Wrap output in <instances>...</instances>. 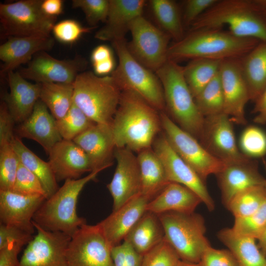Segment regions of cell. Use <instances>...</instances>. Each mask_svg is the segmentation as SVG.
I'll return each mask as SVG.
<instances>
[{
    "label": "cell",
    "instance_id": "obj_1",
    "mask_svg": "<svg viewBox=\"0 0 266 266\" xmlns=\"http://www.w3.org/2000/svg\"><path fill=\"white\" fill-rule=\"evenodd\" d=\"M111 126L116 148L137 153L152 148L162 130L160 112L132 91L121 92Z\"/></svg>",
    "mask_w": 266,
    "mask_h": 266
},
{
    "label": "cell",
    "instance_id": "obj_2",
    "mask_svg": "<svg viewBox=\"0 0 266 266\" xmlns=\"http://www.w3.org/2000/svg\"><path fill=\"white\" fill-rule=\"evenodd\" d=\"M260 41L236 36L222 29H201L189 31L180 41L169 45L168 60L197 58L223 61L240 59Z\"/></svg>",
    "mask_w": 266,
    "mask_h": 266
},
{
    "label": "cell",
    "instance_id": "obj_3",
    "mask_svg": "<svg viewBox=\"0 0 266 266\" xmlns=\"http://www.w3.org/2000/svg\"><path fill=\"white\" fill-rule=\"evenodd\" d=\"M224 26L236 36L266 41V24L257 0H218L192 24L189 31Z\"/></svg>",
    "mask_w": 266,
    "mask_h": 266
},
{
    "label": "cell",
    "instance_id": "obj_4",
    "mask_svg": "<svg viewBox=\"0 0 266 266\" xmlns=\"http://www.w3.org/2000/svg\"><path fill=\"white\" fill-rule=\"evenodd\" d=\"M155 73L163 88L166 112L180 128L199 140L204 117L186 83L183 66L168 60Z\"/></svg>",
    "mask_w": 266,
    "mask_h": 266
},
{
    "label": "cell",
    "instance_id": "obj_5",
    "mask_svg": "<svg viewBox=\"0 0 266 266\" xmlns=\"http://www.w3.org/2000/svg\"><path fill=\"white\" fill-rule=\"evenodd\" d=\"M101 170L77 179H67L62 186L46 199L35 213L33 222L43 229L60 232L70 237L86 220L77 214L79 195L85 185L96 179Z\"/></svg>",
    "mask_w": 266,
    "mask_h": 266
},
{
    "label": "cell",
    "instance_id": "obj_6",
    "mask_svg": "<svg viewBox=\"0 0 266 266\" xmlns=\"http://www.w3.org/2000/svg\"><path fill=\"white\" fill-rule=\"evenodd\" d=\"M73 103L96 124L111 125L121 91L111 76L91 71L79 73L73 82Z\"/></svg>",
    "mask_w": 266,
    "mask_h": 266
},
{
    "label": "cell",
    "instance_id": "obj_7",
    "mask_svg": "<svg viewBox=\"0 0 266 266\" xmlns=\"http://www.w3.org/2000/svg\"><path fill=\"white\" fill-rule=\"evenodd\" d=\"M111 43L118 64L111 76L121 91H133L159 112H166L164 90L157 74L132 55L125 38Z\"/></svg>",
    "mask_w": 266,
    "mask_h": 266
},
{
    "label": "cell",
    "instance_id": "obj_8",
    "mask_svg": "<svg viewBox=\"0 0 266 266\" xmlns=\"http://www.w3.org/2000/svg\"><path fill=\"white\" fill-rule=\"evenodd\" d=\"M158 215L163 227L164 239L180 259L199 263L204 251L211 246L205 236L203 217L195 212H166Z\"/></svg>",
    "mask_w": 266,
    "mask_h": 266
},
{
    "label": "cell",
    "instance_id": "obj_9",
    "mask_svg": "<svg viewBox=\"0 0 266 266\" xmlns=\"http://www.w3.org/2000/svg\"><path fill=\"white\" fill-rule=\"evenodd\" d=\"M43 0H20L0 4L2 34L10 36L50 35L57 17L46 14L41 8Z\"/></svg>",
    "mask_w": 266,
    "mask_h": 266
},
{
    "label": "cell",
    "instance_id": "obj_10",
    "mask_svg": "<svg viewBox=\"0 0 266 266\" xmlns=\"http://www.w3.org/2000/svg\"><path fill=\"white\" fill-rule=\"evenodd\" d=\"M163 133L176 153L205 182L216 175L224 162L209 153L195 137L176 124L166 112H160Z\"/></svg>",
    "mask_w": 266,
    "mask_h": 266
},
{
    "label": "cell",
    "instance_id": "obj_11",
    "mask_svg": "<svg viewBox=\"0 0 266 266\" xmlns=\"http://www.w3.org/2000/svg\"><path fill=\"white\" fill-rule=\"evenodd\" d=\"M129 32L132 36L127 43L129 52L142 65L155 72L168 60L171 37L143 15L131 23Z\"/></svg>",
    "mask_w": 266,
    "mask_h": 266
},
{
    "label": "cell",
    "instance_id": "obj_12",
    "mask_svg": "<svg viewBox=\"0 0 266 266\" xmlns=\"http://www.w3.org/2000/svg\"><path fill=\"white\" fill-rule=\"evenodd\" d=\"M111 250L97 224L86 223L71 236L67 266H114Z\"/></svg>",
    "mask_w": 266,
    "mask_h": 266
},
{
    "label": "cell",
    "instance_id": "obj_13",
    "mask_svg": "<svg viewBox=\"0 0 266 266\" xmlns=\"http://www.w3.org/2000/svg\"><path fill=\"white\" fill-rule=\"evenodd\" d=\"M152 149L162 161L168 181L182 185L195 192L210 211L215 208L213 200L197 173L176 153L164 133L155 139Z\"/></svg>",
    "mask_w": 266,
    "mask_h": 266
},
{
    "label": "cell",
    "instance_id": "obj_14",
    "mask_svg": "<svg viewBox=\"0 0 266 266\" xmlns=\"http://www.w3.org/2000/svg\"><path fill=\"white\" fill-rule=\"evenodd\" d=\"M87 65V60L79 55L71 59L59 60L46 51H41L33 56L27 67L18 72L27 80L37 83H73Z\"/></svg>",
    "mask_w": 266,
    "mask_h": 266
},
{
    "label": "cell",
    "instance_id": "obj_15",
    "mask_svg": "<svg viewBox=\"0 0 266 266\" xmlns=\"http://www.w3.org/2000/svg\"><path fill=\"white\" fill-rule=\"evenodd\" d=\"M33 222L37 233L27 245L18 266H67L66 250L71 237Z\"/></svg>",
    "mask_w": 266,
    "mask_h": 266
},
{
    "label": "cell",
    "instance_id": "obj_16",
    "mask_svg": "<svg viewBox=\"0 0 266 266\" xmlns=\"http://www.w3.org/2000/svg\"><path fill=\"white\" fill-rule=\"evenodd\" d=\"M233 123L225 113L204 117L199 140L209 153L224 163L247 157L237 147Z\"/></svg>",
    "mask_w": 266,
    "mask_h": 266
},
{
    "label": "cell",
    "instance_id": "obj_17",
    "mask_svg": "<svg viewBox=\"0 0 266 266\" xmlns=\"http://www.w3.org/2000/svg\"><path fill=\"white\" fill-rule=\"evenodd\" d=\"M117 165L111 181L107 185L115 211L141 194V178L137 156L127 148H116Z\"/></svg>",
    "mask_w": 266,
    "mask_h": 266
},
{
    "label": "cell",
    "instance_id": "obj_18",
    "mask_svg": "<svg viewBox=\"0 0 266 266\" xmlns=\"http://www.w3.org/2000/svg\"><path fill=\"white\" fill-rule=\"evenodd\" d=\"M219 76L224 98V112L233 123L245 125V106L250 99L239 59L222 61Z\"/></svg>",
    "mask_w": 266,
    "mask_h": 266
},
{
    "label": "cell",
    "instance_id": "obj_19",
    "mask_svg": "<svg viewBox=\"0 0 266 266\" xmlns=\"http://www.w3.org/2000/svg\"><path fill=\"white\" fill-rule=\"evenodd\" d=\"M215 175L222 201L226 207L237 194L254 187L264 186L266 181L260 173L256 162L248 157L224 163L222 169Z\"/></svg>",
    "mask_w": 266,
    "mask_h": 266
},
{
    "label": "cell",
    "instance_id": "obj_20",
    "mask_svg": "<svg viewBox=\"0 0 266 266\" xmlns=\"http://www.w3.org/2000/svg\"><path fill=\"white\" fill-rule=\"evenodd\" d=\"M46 200L41 195H25L11 190H0V224L16 227L33 234V216Z\"/></svg>",
    "mask_w": 266,
    "mask_h": 266
},
{
    "label": "cell",
    "instance_id": "obj_21",
    "mask_svg": "<svg viewBox=\"0 0 266 266\" xmlns=\"http://www.w3.org/2000/svg\"><path fill=\"white\" fill-rule=\"evenodd\" d=\"M151 200L141 194L112 212L97 225L112 248L121 243L136 223L147 211Z\"/></svg>",
    "mask_w": 266,
    "mask_h": 266
},
{
    "label": "cell",
    "instance_id": "obj_22",
    "mask_svg": "<svg viewBox=\"0 0 266 266\" xmlns=\"http://www.w3.org/2000/svg\"><path fill=\"white\" fill-rule=\"evenodd\" d=\"M73 140L87 155L93 171L113 165L116 146L111 125L95 124Z\"/></svg>",
    "mask_w": 266,
    "mask_h": 266
},
{
    "label": "cell",
    "instance_id": "obj_23",
    "mask_svg": "<svg viewBox=\"0 0 266 266\" xmlns=\"http://www.w3.org/2000/svg\"><path fill=\"white\" fill-rule=\"evenodd\" d=\"M48 155V162L58 182L77 179L84 173L93 171L87 155L73 140L62 139Z\"/></svg>",
    "mask_w": 266,
    "mask_h": 266
},
{
    "label": "cell",
    "instance_id": "obj_24",
    "mask_svg": "<svg viewBox=\"0 0 266 266\" xmlns=\"http://www.w3.org/2000/svg\"><path fill=\"white\" fill-rule=\"evenodd\" d=\"M54 43L50 35L8 37L0 46V59L3 62L1 73H7L29 63L38 52L52 49Z\"/></svg>",
    "mask_w": 266,
    "mask_h": 266
},
{
    "label": "cell",
    "instance_id": "obj_25",
    "mask_svg": "<svg viewBox=\"0 0 266 266\" xmlns=\"http://www.w3.org/2000/svg\"><path fill=\"white\" fill-rule=\"evenodd\" d=\"M145 3L144 0H109L106 22L95 37L111 42L125 38L131 23L142 15Z\"/></svg>",
    "mask_w": 266,
    "mask_h": 266
},
{
    "label": "cell",
    "instance_id": "obj_26",
    "mask_svg": "<svg viewBox=\"0 0 266 266\" xmlns=\"http://www.w3.org/2000/svg\"><path fill=\"white\" fill-rule=\"evenodd\" d=\"M18 137L32 139L40 144L48 154L52 148L62 139L56 120L39 99L30 116L15 130Z\"/></svg>",
    "mask_w": 266,
    "mask_h": 266
},
{
    "label": "cell",
    "instance_id": "obj_27",
    "mask_svg": "<svg viewBox=\"0 0 266 266\" xmlns=\"http://www.w3.org/2000/svg\"><path fill=\"white\" fill-rule=\"evenodd\" d=\"M7 74L10 92L4 101L15 122L20 124L30 116L39 100L41 84L28 81L18 71Z\"/></svg>",
    "mask_w": 266,
    "mask_h": 266
},
{
    "label": "cell",
    "instance_id": "obj_28",
    "mask_svg": "<svg viewBox=\"0 0 266 266\" xmlns=\"http://www.w3.org/2000/svg\"><path fill=\"white\" fill-rule=\"evenodd\" d=\"M201 203L200 198L193 191L180 184L170 182L148 202L146 210L157 214L166 212L191 213Z\"/></svg>",
    "mask_w": 266,
    "mask_h": 266
},
{
    "label": "cell",
    "instance_id": "obj_29",
    "mask_svg": "<svg viewBox=\"0 0 266 266\" xmlns=\"http://www.w3.org/2000/svg\"><path fill=\"white\" fill-rule=\"evenodd\" d=\"M163 225L158 214L146 211L125 237L128 243L143 256L164 239Z\"/></svg>",
    "mask_w": 266,
    "mask_h": 266
},
{
    "label": "cell",
    "instance_id": "obj_30",
    "mask_svg": "<svg viewBox=\"0 0 266 266\" xmlns=\"http://www.w3.org/2000/svg\"><path fill=\"white\" fill-rule=\"evenodd\" d=\"M239 63L250 100L254 102L266 86V41H260Z\"/></svg>",
    "mask_w": 266,
    "mask_h": 266
},
{
    "label": "cell",
    "instance_id": "obj_31",
    "mask_svg": "<svg viewBox=\"0 0 266 266\" xmlns=\"http://www.w3.org/2000/svg\"><path fill=\"white\" fill-rule=\"evenodd\" d=\"M137 158L141 178V194L151 200L170 182L162 161L152 148L137 153Z\"/></svg>",
    "mask_w": 266,
    "mask_h": 266
},
{
    "label": "cell",
    "instance_id": "obj_32",
    "mask_svg": "<svg viewBox=\"0 0 266 266\" xmlns=\"http://www.w3.org/2000/svg\"><path fill=\"white\" fill-rule=\"evenodd\" d=\"M218 237L232 253L239 266H266V257L256 239L239 235L232 228L222 229Z\"/></svg>",
    "mask_w": 266,
    "mask_h": 266
},
{
    "label": "cell",
    "instance_id": "obj_33",
    "mask_svg": "<svg viewBox=\"0 0 266 266\" xmlns=\"http://www.w3.org/2000/svg\"><path fill=\"white\" fill-rule=\"evenodd\" d=\"M12 145L20 162L39 180L46 194V199L59 188L55 174L49 162H45L23 143L18 136L13 137Z\"/></svg>",
    "mask_w": 266,
    "mask_h": 266
},
{
    "label": "cell",
    "instance_id": "obj_34",
    "mask_svg": "<svg viewBox=\"0 0 266 266\" xmlns=\"http://www.w3.org/2000/svg\"><path fill=\"white\" fill-rule=\"evenodd\" d=\"M149 3L153 14L162 28L175 42L182 39L185 34L182 10L172 0H151Z\"/></svg>",
    "mask_w": 266,
    "mask_h": 266
},
{
    "label": "cell",
    "instance_id": "obj_35",
    "mask_svg": "<svg viewBox=\"0 0 266 266\" xmlns=\"http://www.w3.org/2000/svg\"><path fill=\"white\" fill-rule=\"evenodd\" d=\"M40 84L39 99L56 120L62 118L73 102V83H46Z\"/></svg>",
    "mask_w": 266,
    "mask_h": 266
},
{
    "label": "cell",
    "instance_id": "obj_36",
    "mask_svg": "<svg viewBox=\"0 0 266 266\" xmlns=\"http://www.w3.org/2000/svg\"><path fill=\"white\" fill-rule=\"evenodd\" d=\"M221 61L197 58L183 66L184 78L194 98L218 74Z\"/></svg>",
    "mask_w": 266,
    "mask_h": 266
},
{
    "label": "cell",
    "instance_id": "obj_37",
    "mask_svg": "<svg viewBox=\"0 0 266 266\" xmlns=\"http://www.w3.org/2000/svg\"><path fill=\"white\" fill-rule=\"evenodd\" d=\"M194 99L204 117L224 113V98L219 71Z\"/></svg>",
    "mask_w": 266,
    "mask_h": 266
},
{
    "label": "cell",
    "instance_id": "obj_38",
    "mask_svg": "<svg viewBox=\"0 0 266 266\" xmlns=\"http://www.w3.org/2000/svg\"><path fill=\"white\" fill-rule=\"evenodd\" d=\"M266 200L264 186H256L237 194L226 207L234 218H242L255 212Z\"/></svg>",
    "mask_w": 266,
    "mask_h": 266
},
{
    "label": "cell",
    "instance_id": "obj_39",
    "mask_svg": "<svg viewBox=\"0 0 266 266\" xmlns=\"http://www.w3.org/2000/svg\"><path fill=\"white\" fill-rule=\"evenodd\" d=\"M95 123L73 102L67 113L56 120L59 133L62 139L73 140Z\"/></svg>",
    "mask_w": 266,
    "mask_h": 266
},
{
    "label": "cell",
    "instance_id": "obj_40",
    "mask_svg": "<svg viewBox=\"0 0 266 266\" xmlns=\"http://www.w3.org/2000/svg\"><path fill=\"white\" fill-rule=\"evenodd\" d=\"M20 163L12 141L0 142V190H11Z\"/></svg>",
    "mask_w": 266,
    "mask_h": 266
},
{
    "label": "cell",
    "instance_id": "obj_41",
    "mask_svg": "<svg viewBox=\"0 0 266 266\" xmlns=\"http://www.w3.org/2000/svg\"><path fill=\"white\" fill-rule=\"evenodd\" d=\"M232 228L239 235L259 240L266 231V200L251 214L234 218Z\"/></svg>",
    "mask_w": 266,
    "mask_h": 266
},
{
    "label": "cell",
    "instance_id": "obj_42",
    "mask_svg": "<svg viewBox=\"0 0 266 266\" xmlns=\"http://www.w3.org/2000/svg\"><path fill=\"white\" fill-rule=\"evenodd\" d=\"M241 153L251 158H259L266 155V133L261 128L250 126L242 133L239 139Z\"/></svg>",
    "mask_w": 266,
    "mask_h": 266
},
{
    "label": "cell",
    "instance_id": "obj_43",
    "mask_svg": "<svg viewBox=\"0 0 266 266\" xmlns=\"http://www.w3.org/2000/svg\"><path fill=\"white\" fill-rule=\"evenodd\" d=\"M180 258L165 239L143 255L141 266H175Z\"/></svg>",
    "mask_w": 266,
    "mask_h": 266
},
{
    "label": "cell",
    "instance_id": "obj_44",
    "mask_svg": "<svg viewBox=\"0 0 266 266\" xmlns=\"http://www.w3.org/2000/svg\"><path fill=\"white\" fill-rule=\"evenodd\" d=\"M11 191L25 195H41L46 199L38 179L20 162Z\"/></svg>",
    "mask_w": 266,
    "mask_h": 266
},
{
    "label": "cell",
    "instance_id": "obj_45",
    "mask_svg": "<svg viewBox=\"0 0 266 266\" xmlns=\"http://www.w3.org/2000/svg\"><path fill=\"white\" fill-rule=\"evenodd\" d=\"M74 8H80L89 25L93 27L99 22H105L109 6V0H73Z\"/></svg>",
    "mask_w": 266,
    "mask_h": 266
},
{
    "label": "cell",
    "instance_id": "obj_46",
    "mask_svg": "<svg viewBox=\"0 0 266 266\" xmlns=\"http://www.w3.org/2000/svg\"><path fill=\"white\" fill-rule=\"evenodd\" d=\"M92 28L83 27L74 20L67 19L56 23L52 29L54 36L60 42L72 43L84 33L90 32Z\"/></svg>",
    "mask_w": 266,
    "mask_h": 266
},
{
    "label": "cell",
    "instance_id": "obj_47",
    "mask_svg": "<svg viewBox=\"0 0 266 266\" xmlns=\"http://www.w3.org/2000/svg\"><path fill=\"white\" fill-rule=\"evenodd\" d=\"M111 254L114 266H141L143 256L125 241L112 247Z\"/></svg>",
    "mask_w": 266,
    "mask_h": 266
},
{
    "label": "cell",
    "instance_id": "obj_48",
    "mask_svg": "<svg viewBox=\"0 0 266 266\" xmlns=\"http://www.w3.org/2000/svg\"><path fill=\"white\" fill-rule=\"evenodd\" d=\"M201 266H239L229 249H217L209 247L199 262Z\"/></svg>",
    "mask_w": 266,
    "mask_h": 266
},
{
    "label": "cell",
    "instance_id": "obj_49",
    "mask_svg": "<svg viewBox=\"0 0 266 266\" xmlns=\"http://www.w3.org/2000/svg\"><path fill=\"white\" fill-rule=\"evenodd\" d=\"M217 1L218 0H187L184 1L182 16L185 29L190 28L192 24L199 17Z\"/></svg>",
    "mask_w": 266,
    "mask_h": 266
},
{
    "label": "cell",
    "instance_id": "obj_50",
    "mask_svg": "<svg viewBox=\"0 0 266 266\" xmlns=\"http://www.w3.org/2000/svg\"><path fill=\"white\" fill-rule=\"evenodd\" d=\"M33 236L16 227L0 224V249L13 242H20L27 245Z\"/></svg>",
    "mask_w": 266,
    "mask_h": 266
},
{
    "label": "cell",
    "instance_id": "obj_51",
    "mask_svg": "<svg viewBox=\"0 0 266 266\" xmlns=\"http://www.w3.org/2000/svg\"><path fill=\"white\" fill-rule=\"evenodd\" d=\"M15 123L5 102L2 101L0 105V142L12 141Z\"/></svg>",
    "mask_w": 266,
    "mask_h": 266
},
{
    "label": "cell",
    "instance_id": "obj_52",
    "mask_svg": "<svg viewBox=\"0 0 266 266\" xmlns=\"http://www.w3.org/2000/svg\"><path fill=\"white\" fill-rule=\"evenodd\" d=\"M25 245L22 242H13L0 249V266H18V256Z\"/></svg>",
    "mask_w": 266,
    "mask_h": 266
},
{
    "label": "cell",
    "instance_id": "obj_53",
    "mask_svg": "<svg viewBox=\"0 0 266 266\" xmlns=\"http://www.w3.org/2000/svg\"><path fill=\"white\" fill-rule=\"evenodd\" d=\"M254 102L253 113L256 116L253 121L256 124L266 125V86Z\"/></svg>",
    "mask_w": 266,
    "mask_h": 266
},
{
    "label": "cell",
    "instance_id": "obj_54",
    "mask_svg": "<svg viewBox=\"0 0 266 266\" xmlns=\"http://www.w3.org/2000/svg\"><path fill=\"white\" fill-rule=\"evenodd\" d=\"M41 8L47 15L57 17L63 12V1L62 0H43Z\"/></svg>",
    "mask_w": 266,
    "mask_h": 266
},
{
    "label": "cell",
    "instance_id": "obj_55",
    "mask_svg": "<svg viewBox=\"0 0 266 266\" xmlns=\"http://www.w3.org/2000/svg\"><path fill=\"white\" fill-rule=\"evenodd\" d=\"M113 58L111 49L105 45H100L97 46L93 50L91 57L93 65L105 61Z\"/></svg>",
    "mask_w": 266,
    "mask_h": 266
},
{
    "label": "cell",
    "instance_id": "obj_56",
    "mask_svg": "<svg viewBox=\"0 0 266 266\" xmlns=\"http://www.w3.org/2000/svg\"><path fill=\"white\" fill-rule=\"evenodd\" d=\"M93 65L96 74L104 75L112 72L114 70L115 63L113 58Z\"/></svg>",
    "mask_w": 266,
    "mask_h": 266
},
{
    "label": "cell",
    "instance_id": "obj_57",
    "mask_svg": "<svg viewBox=\"0 0 266 266\" xmlns=\"http://www.w3.org/2000/svg\"><path fill=\"white\" fill-rule=\"evenodd\" d=\"M258 240V246L261 252L266 257V231Z\"/></svg>",
    "mask_w": 266,
    "mask_h": 266
},
{
    "label": "cell",
    "instance_id": "obj_58",
    "mask_svg": "<svg viewBox=\"0 0 266 266\" xmlns=\"http://www.w3.org/2000/svg\"><path fill=\"white\" fill-rule=\"evenodd\" d=\"M260 9L266 24V0H257Z\"/></svg>",
    "mask_w": 266,
    "mask_h": 266
},
{
    "label": "cell",
    "instance_id": "obj_59",
    "mask_svg": "<svg viewBox=\"0 0 266 266\" xmlns=\"http://www.w3.org/2000/svg\"><path fill=\"white\" fill-rule=\"evenodd\" d=\"M175 266H201L199 263H194L180 260Z\"/></svg>",
    "mask_w": 266,
    "mask_h": 266
},
{
    "label": "cell",
    "instance_id": "obj_60",
    "mask_svg": "<svg viewBox=\"0 0 266 266\" xmlns=\"http://www.w3.org/2000/svg\"><path fill=\"white\" fill-rule=\"evenodd\" d=\"M264 165H265V168H266V161H264Z\"/></svg>",
    "mask_w": 266,
    "mask_h": 266
},
{
    "label": "cell",
    "instance_id": "obj_61",
    "mask_svg": "<svg viewBox=\"0 0 266 266\" xmlns=\"http://www.w3.org/2000/svg\"><path fill=\"white\" fill-rule=\"evenodd\" d=\"M264 187H265V190L266 191V183L265 184Z\"/></svg>",
    "mask_w": 266,
    "mask_h": 266
}]
</instances>
